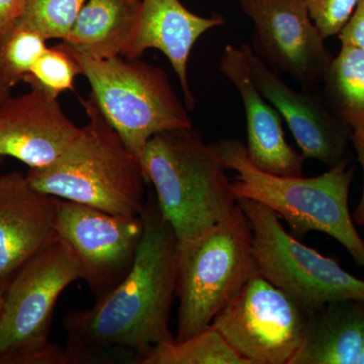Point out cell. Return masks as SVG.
<instances>
[{"label":"cell","instance_id":"obj_13","mask_svg":"<svg viewBox=\"0 0 364 364\" xmlns=\"http://www.w3.org/2000/svg\"><path fill=\"white\" fill-rule=\"evenodd\" d=\"M79 132L62 111L58 97L41 88L0 105V156L16 158L30 168L58 160Z\"/></svg>","mask_w":364,"mask_h":364},{"label":"cell","instance_id":"obj_18","mask_svg":"<svg viewBox=\"0 0 364 364\" xmlns=\"http://www.w3.org/2000/svg\"><path fill=\"white\" fill-rule=\"evenodd\" d=\"M142 0H86L70 33L61 41L91 58L126 56L135 38Z\"/></svg>","mask_w":364,"mask_h":364},{"label":"cell","instance_id":"obj_5","mask_svg":"<svg viewBox=\"0 0 364 364\" xmlns=\"http://www.w3.org/2000/svg\"><path fill=\"white\" fill-rule=\"evenodd\" d=\"M257 272L252 230L239 205L205 233L178 243L176 340L188 339L210 326L215 316Z\"/></svg>","mask_w":364,"mask_h":364},{"label":"cell","instance_id":"obj_21","mask_svg":"<svg viewBox=\"0 0 364 364\" xmlns=\"http://www.w3.org/2000/svg\"><path fill=\"white\" fill-rule=\"evenodd\" d=\"M47 41L42 33L20 21L0 43V76L11 87L25 82L47 49Z\"/></svg>","mask_w":364,"mask_h":364},{"label":"cell","instance_id":"obj_27","mask_svg":"<svg viewBox=\"0 0 364 364\" xmlns=\"http://www.w3.org/2000/svg\"><path fill=\"white\" fill-rule=\"evenodd\" d=\"M351 146L355 150L363 173V193H361L360 200H359L358 207L354 210L352 218L358 226L364 228V127L358 130L352 131Z\"/></svg>","mask_w":364,"mask_h":364},{"label":"cell","instance_id":"obj_29","mask_svg":"<svg viewBox=\"0 0 364 364\" xmlns=\"http://www.w3.org/2000/svg\"><path fill=\"white\" fill-rule=\"evenodd\" d=\"M9 279L0 280V310H1L2 299H4V291H6V289L7 287V284H9Z\"/></svg>","mask_w":364,"mask_h":364},{"label":"cell","instance_id":"obj_28","mask_svg":"<svg viewBox=\"0 0 364 364\" xmlns=\"http://www.w3.org/2000/svg\"><path fill=\"white\" fill-rule=\"evenodd\" d=\"M13 87L0 76V105L6 102L7 98L11 97V92Z\"/></svg>","mask_w":364,"mask_h":364},{"label":"cell","instance_id":"obj_22","mask_svg":"<svg viewBox=\"0 0 364 364\" xmlns=\"http://www.w3.org/2000/svg\"><path fill=\"white\" fill-rule=\"evenodd\" d=\"M81 69L73 55L63 43L48 47L26 76L31 87L51 93L58 97L66 91H74V80Z\"/></svg>","mask_w":364,"mask_h":364},{"label":"cell","instance_id":"obj_11","mask_svg":"<svg viewBox=\"0 0 364 364\" xmlns=\"http://www.w3.org/2000/svg\"><path fill=\"white\" fill-rule=\"evenodd\" d=\"M252 21V48L265 64L314 90L333 58L306 0H238Z\"/></svg>","mask_w":364,"mask_h":364},{"label":"cell","instance_id":"obj_3","mask_svg":"<svg viewBox=\"0 0 364 364\" xmlns=\"http://www.w3.org/2000/svg\"><path fill=\"white\" fill-rule=\"evenodd\" d=\"M141 162L178 243L205 233L238 207L219 151L193 127L153 136Z\"/></svg>","mask_w":364,"mask_h":364},{"label":"cell","instance_id":"obj_2","mask_svg":"<svg viewBox=\"0 0 364 364\" xmlns=\"http://www.w3.org/2000/svg\"><path fill=\"white\" fill-rule=\"evenodd\" d=\"M214 145L227 169L237 173L232 181L237 198L267 205L299 238L310 232L327 234L339 242L364 270V240L349 210V193L355 173L350 159L318 176H282L254 166L246 145L237 139H223Z\"/></svg>","mask_w":364,"mask_h":364},{"label":"cell","instance_id":"obj_16","mask_svg":"<svg viewBox=\"0 0 364 364\" xmlns=\"http://www.w3.org/2000/svg\"><path fill=\"white\" fill-rule=\"evenodd\" d=\"M221 16H198L181 0H142L135 38L127 58L138 59L149 49L162 52L178 77L188 109H193L196 98L189 87L188 66L191 50L203 33L224 25Z\"/></svg>","mask_w":364,"mask_h":364},{"label":"cell","instance_id":"obj_24","mask_svg":"<svg viewBox=\"0 0 364 364\" xmlns=\"http://www.w3.org/2000/svg\"><path fill=\"white\" fill-rule=\"evenodd\" d=\"M311 18L325 39L338 35L359 0H306Z\"/></svg>","mask_w":364,"mask_h":364},{"label":"cell","instance_id":"obj_14","mask_svg":"<svg viewBox=\"0 0 364 364\" xmlns=\"http://www.w3.org/2000/svg\"><path fill=\"white\" fill-rule=\"evenodd\" d=\"M57 208L58 198L33 188L21 172L0 177V280L57 238Z\"/></svg>","mask_w":364,"mask_h":364},{"label":"cell","instance_id":"obj_10","mask_svg":"<svg viewBox=\"0 0 364 364\" xmlns=\"http://www.w3.org/2000/svg\"><path fill=\"white\" fill-rule=\"evenodd\" d=\"M57 237L75 255L95 301L116 289L131 272L144 226L140 215H114L58 198Z\"/></svg>","mask_w":364,"mask_h":364},{"label":"cell","instance_id":"obj_26","mask_svg":"<svg viewBox=\"0 0 364 364\" xmlns=\"http://www.w3.org/2000/svg\"><path fill=\"white\" fill-rule=\"evenodd\" d=\"M26 0H0V43L20 23Z\"/></svg>","mask_w":364,"mask_h":364},{"label":"cell","instance_id":"obj_20","mask_svg":"<svg viewBox=\"0 0 364 364\" xmlns=\"http://www.w3.org/2000/svg\"><path fill=\"white\" fill-rule=\"evenodd\" d=\"M138 364H249L212 326L188 339L157 345Z\"/></svg>","mask_w":364,"mask_h":364},{"label":"cell","instance_id":"obj_15","mask_svg":"<svg viewBox=\"0 0 364 364\" xmlns=\"http://www.w3.org/2000/svg\"><path fill=\"white\" fill-rule=\"evenodd\" d=\"M219 68L238 90L243 102L249 160L254 166L267 173L303 176L306 158L287 143L279 112L254 83L243 46L227 45Z\"/></svg>","mask_w":364,"mask_h":364},{"label":"cell","instance_id":"obj_17","mask_svg":"<svg viewBox=\"0 0 364 364\" xmlns=\"http://www.w3.org/2000/svg\"><path fill=\"white\" fill-rule=\"evenodd\" d=\"M289 364H364V299L332 301L309 314Z\"/></svg>","mask_w":364,"mask_h":364},{"label":"cell","instance_id":"obj_9","mask_svg":"<svg viewBox=\"0 0 364 364\" xmlns=\"http://www.w3.org/2000/svg\"><path fill=\"white\" fill-rule=\"evenodd\" d=\"M308 317L293 299L257 272L210 326L249 364H289L303 342Z\"/></svg>","mask_w":364,"mask_h":364},{"label":"cell","instance_id":"obj_6","mask_svg":"<svg viewBox=\"0 0 364 364\" xmlns=\"http://www.w3.org/2000/svg\"><path fill=\"white\" fill-rule=\"evenodd\" d=\"M68 50L90 82V97L139 159L153 136L193 127L188 107L160 67L139 58L97 59Z\"/></svg>","mask_w":364,"mask_h":364},{"label":"cell","instance_id":"obj_4","mask_svg":"<svg viewBox=\"0 0 364 364\" xmlns=\"http://www.w3.org/2000/svg\"><path fill=\"white\" fill-rule=\"evenodd\" d=\"M87 124L49 166L30 168L31 186L46 195L114 215H140L148 181L142 162L128 149L92 97L79 98Z\"/></svg>","mask_w":364,"mask_h":364},{"label":"cell","instance_id":"obj_7","mask_svg":"<svg viewBox=\"0 0 364 364\" xmlns=\"http://www.w3.org/2000/svg\"><path fill=\"white\" fill-rule=\"evenodd\" d=\"M79 279L80 265L58 237L14 273L0 310V364H62L63 349L50 340L53 315Z\"/></svg>","mask_w":364,"mask_h":364},{"label":"cell","instance_id":"obj_1","mask_svg":"<svg viewBox=\"0 0 364 364\" xmlns=\"http://www.w3.org/2000/svg\"><path fill=\"white\" fill-rule=\"evenodd\" d=\"M144 232L135 262L126 279L90 309L63 318L67 335L62 364L105 360L111 351H129L139 360L153 347L172 341L170 312L176 296L178 240L148 193Z\"/></svg>","mask_w":364,"mask_h":364},{"label":"cell","instance_id":"obj_12","mask_svg":"<svg viewBox=\"0 0 364 364\" xmlns=\"http://www.w3.org/2000/svg\"><path fill=\"white\" fill-rule=\"evenodd\" d=\"M242 46L254 83L284 117L306 159L318 160L329 168L348 160L352 130L331 111L323 95L314 90H294L250 45Z\"/></svg>","mask_w":364,"mask_h":364},{"label":"cell","instance_id":"obj_30","mask_svg":"<svg viewBox=\"0 0 364 364\" xmlns=\"http://www.w3.org/2000/svg\"><path fill=\"white\" fill-rule=\"evenodd\" d=\"M2 160H4V157L2 156H0V168H1V163H2ZM2 174H1V171H0V177H1Z\"/></svg>","mask_w":364,"mask_h":364},{"label":"cell","instance_id":"obj_8","mask_svg":"<svg viewBox=\"0 0 364 364\" xmlns=\"http://www.w3.org/2000/svg\"><path fill=\"white\" fill-rule=\"evenodd\" d=\"M237 203L250 223L258 272L306 313L335 301L364 299V280L294 238L272 210L246 198Z\"/></svg>","mask_w":364,"mask_h":364},{"label":"cell","instance_id":"obj_19","mask_svg":"<svg viewBox=\"0 0 364 364\" xmlns=\"http://www.w3.org/2000/svg\"><path fill=\"white\" fill-rule=\"evenodd\" d=\"M322 83V95L331 111L352 131L363 128L364 50L341 45Z\"/></svg>","mask_w":364,"mask_h":364},{"label":"cell","instance_id":"obj_23","mask_svg":"<svg viewBox=\"0 0 364 364\" xmlns=\"http://www.w3.org/2000/svg\"><path fill=\"white\" fill-rule=\"evenodd\" d=\"M86 0H26L21 23L48 40H65Z\"/></svg>","mask_w":364,"mask_h":364},{"label":"cell","instance_id":"obj_25","mask_svg":"<svg viewBox=\"0 0 364 364\" xmlns=\"http://www.w3.org/2000/svg\"><path fill=\"white\" fill-rule=\"evenodd\" d=\"M337 36L341 45H351L364 50V0H359L350 18Z\"/></svg>","mask_w":364,"mask_h":364}]
</instances>
